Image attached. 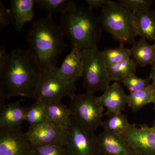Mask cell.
<instances>
[{"mask_svg":"<svg viewBox=\"0 0 155 155\" xmlns=\"http://www.w3.org/2000/svg\"><path fill=\"white\" fill-rule=\"evenodd\" d=\"M0 129H21L25 120L26 107L19 101L0 106Z\"/></svg>","mask_w":155,"mask_h":155,"instance_id":"obj_14","label":"cell"},{"mask_svg":"<svg viewBox=\"0 0 155 155\" xmlns=\"http://www.w3.org/2000/svg\"><path fill=\"white\" fill-rule=\"evenodd\" d=\"M71 116L89 129L94 131L101 126L104 107L94 94H75L70 98Z\"/></svg>","mask_w":155,"mask_h":155,"instance_id":"obj_7","label":"cell"},{"mask_svg":"<svg viewBox=\"0 0 155 155\" xmlns=\"http://www.w3.org/2000/svg\"><path fill=\"white\" fill-rule=\"evenodd\" d=\"M118 2L125 9L135 14L150 10L152 1L151 0H119Z\"/></svg>","mask_w":155,"mask_h":155,"instance_id":"obj_26","label":"cell"},{"mask_svg":"<svg viewBox=\"0 0 155 155\" xmlns=\"http://www.w3.org/2000/svg\"><path fill=\"white\" fill-rule=\"evenodd\" d=\"M41 69L27 50L16 48L8 54L0 73V106L6 100L20 96L31 99L42 74Z\"/></svg>","mask_w":155,"mask_h":155,"instance_id":"obj_1","label":"cell"},{"mask_svg":"<svg viewBox=\"0 0 155 155\" xmlns=\"http://www.w3.org/2000/svg\"><path fill=\"white\" fill-rule=\"evenodd\" d=\"M137 66L133 59L129 58L108 68L111 81L119 82L125 78L135 75Z\"/></svg>","mask_w":155,"mask_h":155,"instance_id":"obj_21","label":"cell"},{"mask_svg":"<svg viewBox=\"0 0 155 155\" xmlns=\"http://www.w3.org/2000/svg\"><path fill=\"white\" fill-rule=\"evenodd\" d=\"M83 86L87 92H104L111 81L108 69L98 47L82 51Z\"/></svg>","mask_w":155,"mask_h":155,"instance_id":"obj_6","label":"cell"},{"mask_svg":"<svg viewBox=\"0 0 155 155\" xmlns=\"http://www.w3.org/2000/svg\"><path fill=\"white\" fill-rule=\"evenodd\" d=\"M154 41V43L152 45V46L153 50L154 51L155 53V40Z\"/></svg>","mask_w":155,"mask_h":155,"instance_id":"obj_34","label":"cell"},{"mask_svg":"<svg viewBox=\"0 0 155 155\" xmlns=\"http://www.w3.org/2000/svg\"><path fill=\"white\" fill-rule=\"evenodd\" d=\"M98 97L99 101L105 107L107 112L104 115L122 113L127 105V95L119 82L114 81L107 87L102 94Z\"/></svg>","mask_w":155,"mask_h":155,"instance_id":"obj_13","label":"cell"},{"mask_svg":"<svg viewBox=\"0 0 155 155\" xmlns=\"http://www.w3.org/2000/svg\"><path fill=\"white\" fill-rule=\"evenodd\" d=\"M150 127V128L152 130H155V123L153 125L152 127Z\"/></svg>","mask_w":155,"mask_h":155,"instance_id":"obj_35","label":"cell"},{"mask_svg":"<svg viewBox=\"0 0 155 155\" xmlns=\"http://www.w3.org/2000/svg\"><path fill=\"white\" fill-rule=\"evenodd\" d=\"M101 53L107 69L130 58L131 56L130 49L125 48V45L122 44L116 48L105 49Z\"/></svg>","mask_w":155,"mask_h":155,"instance_id":"obj_22","label":"cell"},{"mask_svg":"<svg viewBox=\"0 0 155 155\" xmlns=\"http://www.w3.org/2000/svg\"><path fill=\"white\" fill-rule=\"evenodd\" d=\"M149 77L152 80V84L155 87V63L152 65Z\"/></svg>","mask_w":155,"mask_h":155,"instance_id":"obj_32","label":"cell"},{"mask_svg":"<svg viewBox=\"0 0 155 155\" xmlns=\"http://www.w3.org/2000/svg\"><path fill=\"white\" fill-rule=\"evenodd\" d=\"M34 149L21 129H0V155H33Z\"/></svg>","mask_w":155,"mask_h":155,"instance_id":"obj_11","label":"cell"},{"mask_svg":"<svg viewBox=\"0 0 155 155\" xmlns=\"http://www.w3.org/2000/svg\"><path fill=\"white\" fill-rule=\"evenodd\" d=\"M108 117L102 124L105 131L123 134L130 124L127 116L122 113L111 114Z\"/></svg>","mask_w":155,"mask_h":155,"instance_id":"obj_23","label":"cell"},{"mask_svg":"<svg viewBox=\"0 0 155 155\" xmlns=\"http://www.w3.org/2000/svg\"><path fill=\"white\" fill-rule=\"evenodd\" d=\"M33 155H69L66 146L46 145L35 147Z\"/></svg>","mask_w":155,"mask_h":155,"instance_id":"obj_28","label":"cell"},{"mask_svg":"<svg viewBox=\"0 0 155 155\" xmlns=\"http://www.w3.org/2000/svg\"><path fill=\"white\" fill-rule=\"evenodd\" d=\"M27 31L28 51L37 61L42 72L57 67L58 59L68 48L65 36L59 24L48 15L33 20Z\"/></svg>","mask_w":155,"mask_h":155,"instance_id":"obj_2","label":"cell"},{"mask_svg":"<svg viewBox=\"0 0 155 155\" xmlns=\"http://www.w3.org/2000/svg\"><path fill=\"white\" fill-rule=\"evenodd\" d=\"M155 87L151 84L145 88L127 95V106L134 113L137 112L148 104L153 103Z\"/></svg>","mask_w":155,"mask_h":155,"instance_id":"obj_20","label":"cell"},{"mask_svg":"<svg viewBox=\"0 0 155 155\" xmlns=\"http://www.w3.org/2000/svg\"><path fill=\"white\" fill-rule=\"evenodd\" d=\"M49 122L67 132L72 125L69 108L62 102L45 104Z\"/></svg>","mask_w":155,"mask_h":155,"instance_id":"obj_16","label":"cell"},{"mask_svg":"<svg viewBox=\"0 0 155 155\" xmlns=\"http://www.w3.org/2000/svg\"><path fill=\"white\" fill-rule=\"evenodd\" d=\"M131 56L137 66L144 67L155 63V53L152 45L146 40L140 38L132 44Z\"/></svg>","mask_w":155,"mask_h":155,"instance_id":"obj_19","label":"cell"},{"mask_svg":"<svg viewBox=\"0 0 155 155\" xmlns=\"http://www.w3.org/2000/svg\"><path fill=\"white\" fill-rule=\"evenodd\" d=\"M36 0H11L10 10L15 30L22 31L26 23L33 21L35 17L34 7Z\"/></svg>","mask_w":155,"mask_h":155,"instance_id":"obj_15","label":"cell"},{"mask_svg":"<svg viewBox=\"0 0 155 155\" xmlns=\"http://www.w3.org/2000/svg\"><path fill=\"white\" fill-rule=\"evenodd\" d=\"M72 125L67 131L66 146L69 155H99L98 136L71 116Z\"/></svg>","mask_w":155,"mask_h":155,"instance_id":"obj_8","label":"cell"},{"mask_svg":"<svg viewBox=\"0 0 155 155\" xmlns=\"http://www.w3.org/2000/svg\"><path fill=\"white\" fill-rule=\"evenodd\" d=\"M110 0H85L88 8L91 10L101 9L104 8L110 2Z\"/></svg>","mask_w":155,"mask_h":155,"instance_id":"obj_30","label":"cell"},{"mask_svg":"<svg viewBox=\"0 0 155 155\" xmlns=\"http://www.w3.org/2000/svg\"><path fill=\"white\" fill-rule=\"evenodd\" d=\"M25 121L31 125H36L48 122L45 104L40 101L26 107Z\"/></svg>","mask_w":155,"mask_h":155,"instance_id":"obj_24","label":"cell"},{"mask_svg":"<svg viewBox=\"0 0 155 155\" xmlns=\"http://www.w3.org/2000/svg\"><path fill=\"white\" fill-rule=\"evenodd\" d=\"M150 127V129L151 130H152L153 131V132H154V133H155V130H152V129H151L150 127Z\"/></svg>","mask_w":155,"mask_h":155,"instance_id":"obj_37","label":"cell"},{"mask_svg":"<svg viewBox=\"0 0 155 155\" xmlns=\"http://www.w3.org/2000/svg\"><path fill=\"white\" fill-rule=\"evenodd\" d=\"M61 14L59 25L69 38L71 49L83 51L98 47L103 29L93 10L72 1Z\"/></svg>","mask_w":155,"mask_h":155,"instance_id":"obj_3","label":"cell"},{"mask_svg":"<svg viewBox=\"0 0 155 155\" xmlns=\"http://www.w3.org/2000/svg\"><path fill=\"white\" fill-rule=\"evenodd\" d=\"M153 104H155V89L154 91L153 92Z\"/></svg>","mask_w":155,"mask_h":155,"instance_id":"obj_33","label":"cell"},{"mask_svg":"<svg viewBox=\"0 0 155 155\" xmlns=\"http://www.w3.org/2000/svg\"><path fill=\"white\" fill-rule=\"evenodd\" d=\"M13 23V17L10 9L4 5L2 1H0V28L3 29Z\"/></svg>","mask_w":155,"mask_h":155,"instance_id":"obj_29","label":"cell"},{"mask_svg":"<svg viewBox=\"0 0 155 155\" xmlns=\"http://www.w3.org/2000/svg\"><path fill=\"white\" fill-rule=\"evenodd\" d=\"M71 0H36V5L39 8L43 9L48 13V15L53 14L64 11Z\"/></svg>","mask_w":155,"mask_h":155,"instance_id":"obj_25","label":"cell"},{"mask_svg":"<svg viewBox=\"0 0 155 155\" xmlns=\"http://www.w3.org/2000/svg\"><path fill=\"white\" fill-rule=\"evenodd\" d=\"M153 13L155 17V8L154 9V10H153Z\"/></svg>","mask_w":155,"mask_h":155,"instance_id":"obj_36","label":"cell"},{"mask_svg":"<svg viewBox=\"0 0 155 155\" xmlns=\"http://www.w3.org/2000/svg\"><path fill=\"white\" fill-rule=\"evenodd\" d=\"M76 90L75 82L65 77L57 67L42 73L31 99L45 104L59 102L65 97H72Z\"/></svg>","mask_w":155,"mask_h":155,"instance_id":"obj_5","label":"cell"},{"mask_svg":"<svg viewBox=\"0 0 155 155\" xmlns=\"http://www.w3.org/2000/svg\"><path fill=\"white\" fill-rule=\"evenodd\" d=\"M134 14L118 2L110 1L98 17L102 29L120 44H132L138 35L134 21Z\"/></svg>","mask_w":155,"mask_h":155,"instance_id":"obj_4","label":"cell"},{"mask_svg":"<svg viewBox=\"0 0 155 155\" xmlns=\"http://www.w3.org/2000/svg\"><path fill=\"white\" fill-rule=\"evenodd\" d=\"M150 80L149 77L141 78L134 75L123 78L119 82L123 84L131 93L140 90L149 86L151 84Z\"/></svg>","mask_w":155,"mask_h":155,"instance_id":"obj_27","label":"cell"},{"mask_svg":"<svg viewBox=\"0 0 155 155\" xmlns=\"http://www.w3.org/2000/svg\"><path fill=\"white\" fill-rule=\"evenodd\" d=\"M98 143L99 155H135L123 134L104 130Z\"/></svg>","mask_w":155,"mask_h":155,"instance_id":"obj_12","label":"cell"},{"mask_svg":"<svg viewBox=\"0 0 155 155\" xmlns=\"http://www.w3.org/2000/svg\"><path fill=\"white\" fill-rule=\"evenodd\" d=\"M134 26L137 35L146 40H155V17L149 10L134 14Z\"/></svg>","mask_w":155,"mask_h":155,"instance_id":"obj_18","label":"cell"},{"mask_svg":"<svg viewBox=\"0 0 155 155\" xmlns=\"http://www.w3.org/2000/svg\"><path fill=\"white\" fill-rule=\"evenodd\" d=\"M59 69L69 80L75 82L79 80L83 73L82 51L75 49H71Z\"/></svg>","mask_w":155,"mask_h":155,"instance_id":"obj_17","label":"cell"},{"mask_svg":"<svg viewBox=\"0 0 155 155\" xmlns=\"http://www.w3.org/2000/svg\"><path fill=\"white\" fill-rule=\"evenodd\" d=\"M135 155H155V133L147 125L130 124L123 134Z\"/></svg>","mask_w":155,"mask_h":155,"instance_id":"obj_10","label":"cell"},{"mask_svg":"<svg viewBox=\"0 0 155 155\" xmlns=\"http://www.w3.org/2000/svg\"><path fill=\"white\" fill-rule=\"evenodd\" d=\"M8 59V54L4 46L0 47V73L4 71Z\"/></svg>","mask_w":155,"mask_h":155,"instance_id":"obj_31","label":"cell"},{"mask_svg":"<svg viewBox=\"0 0 155 155\" xmlns=\"http://www.w3.org/2000/svg\"><path fill=\"white\" fill-rule=\"evenodd\" d=\"M25 134L34 147L46 145L65 147L68 143L67 132L49 122L31 125Z\"/></svg>","mask_w":155,"mask_h":155,"instance_id":"obj_9","label":"cell"}]
</instances>
